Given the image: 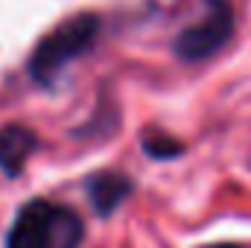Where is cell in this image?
Listing matches in <instances>:
<instances>
[{
  "label": "cell",
  "mask_w": 251,
  "mask_h": 248,
  "mask_svg": "<svg viewBox=\"0 0 251 248\" xmlns=\"http://www.w3.org/2000/svg\"><path fill=\"white\" fill-rule=\"evenodd\" d=\"M131 193H134V181L120 170H97V173L85 175V196H88L94 213L102 219L114 216Z\"/></svg>",
  "instance_id": "obj_4"
},
{
  "label": "cell",
  "mask_w": 251,
  "mask_h": 248,
  "mask_svg": "<svg viewBox=\"0 0 251 248\" xmlns=\"http://www.w3.org/2000/svg\"><path fill=\"white\" fill-rule=\"evenodd\" d=\"M234 29H237V18L231 0H201L199 15L176 32L173 53L178 62L187 64L207 62L234 38Z\"/></svg>",
  "instance_id": "obj_3"
},
{
  "label": "cell",
  "mask_w": 251,
  "mask_h": 248,
  "mask_svg": "<svg viewBox=\"0 0 251 248\" xmlns=\"http://www.w3.org/2000/svg\"><path fill=\"white\" fill-rule=\"evenodd\" d=\"M199 248H243V246H237V243H204Z\"/></svg>",
  "instance_id": "obj_7"
},
{
  "label": "cell",
  "mask_w": 251,
  "mask_h": 248,
  "mask_svg": "<svg viewBox=\"0 0 251 248\" xmlns=\"http://www.w3.org/2000/svg\"><path fill=\"white\" fill-rule=\"evenodd\" d=\"M249 167H251V161H249Z\"/></svg>",
  "instance_id": "obj_8"
},
{
  "label": "cell",
  "mask_w": 251,
  "mask_h": 248,
  "mask_svg": "<svg viewBox=\"0 0 251 248\" xmlns=\"http://www.w3.org/2000/svg\"><path fill=\"white\" fill-rule=\"evenodd\" d=\"M140 149L152 161H173V158L184 155V143L167 131H158V128H146L140 134Z\"/></svg>",
  "instance_id": "obj_6"
},
{
  "label": "cell",
  "mask_w": 251,
  "mask_h": 248,
  "mask_svg": "<svg viewBox=\"0 0 251 248\" xmlns=\"http://www.w3.org/2000/svg\"><path fill=\"white\" fill-rule=\"evenodd\" d=\"M102 21L94 12H76L41 35L35 50L26 59V73L38 88H53L64 70L76 59L88 56L97 47Z\"/></svg>",
  "instance_id": "obj_2"
},
{
  "label": "cell",
  "mask_w": 251,
  "mask_h": 248,
  "mask_svg": "<svg viewBox=\"0 0 251 248\" xmlns=\"http://www.w3.org/2000/svg\"><path fill=\"white\" fill-rule=\"evenodd\" d=\"M38 149V134L24 123H9L0 128V173L6 178H18Z\"/></svg>",
  "instance_id": "obj_5"
},
{
  "label": "cell",
  "mask_w": 251,
  "mask_h": 248,
  "mask_svg": "<svg viewBox=\"0 0 251 248\" xmlns=\"http://www.w3.org/2000/svg\"><path fill=\"white\" fill-rule=\"evenodd\" d=\"M82 216L70 204L35 196L15 210L3 248H82Z\"/></svg>",
  "instance_id": "obj_1"
}]
</instances>
